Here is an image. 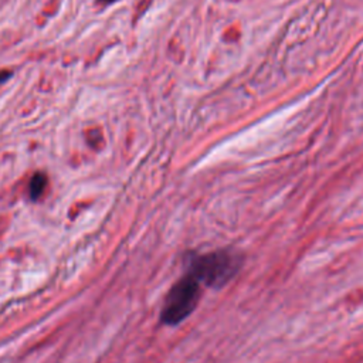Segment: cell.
Here are the masks:
<instances>
[{"label": "cell", "instance_id": "cell-1", "mask_svg": "<svg viewBox=\"0 0 363 363\" xmlns=\"http://www.w3.org/2000/svg\"><path fill=\"white\" fill-rule=\"evenodd\" d=\"M186 272L192 274L202 285L223 288L240 271L243 258L231 250H216L210 253H189L184 257Z\"/></svg>", "mask_w": 363, "mask_h": 363}, {"label": "cell", "instance_id": "cell-2", "mask_svg": "<svg viewBox=\"0 0 363 363\" xmlns=\"http://www.w3.org/2000/svg\"><path fill=\"white\" fill-rule=\"evenodd\" d=\"M202 297V284L192 274L176 281L169 289L160 314V322L168 326H176L187 319L199 305Z\"/></svg>", "mask_w": 363, "mask_h": 363}, {"label": "cell", "instance_id": "cell-3", "mask_svg": "<svg viewBox=\"0 0 363 363\" xmlns=\"http://www.w3.org/2000/svg\"><path fill=\"white\" fill-rule=\"evenodd\" d=\"M45 182H47V178L43 173H37L33 176L32 182H30V197L33 200H36L43 193L44 187H45Z\"/></svg>", "mask_w": 363, "mask_h": 363}, {"label": "cell", "instance_id": "cell-4", "mask_svg": "<svg viewBox=\"0 0 363 363\" xmlns=\"http://www.w3.org/2000/svg\"><path fill=\"white\" fill-rule=\"evenodd\" d=\"M98 3H102V4H111L114 1H118V0H96Z\"/></svg>", "mask_w": 363, "mask_h": 363}]
</instances>
